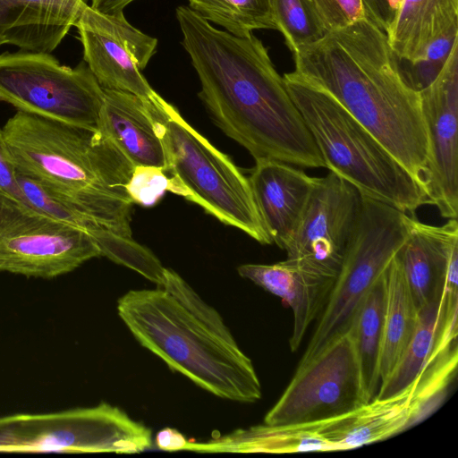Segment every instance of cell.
Masks as SVG:
<instances>
[{"mask_svg": "<svg viewBox=\"0 0 458 458\" xmlns=\"http://www.w3.org/2000/svg\"><path fill=\"white\" fill-rule=\"evenodd\" d=\"M175 14L200 81L199 96L216 125L255 160L325 167L262 41L253 33L239 37L216 29L189 6H178Z\"/></svg>", "mask_w": 458, "mask_h": 458, "instance_id": "1", "label": "cell"}, {"mask_svg": "<svg viewBox=\"0 0 458 458\" xmlns=\"http://www.w3.org/2000/svg\"><path fill=\"white\" fill-rule=\"evenodd\" d=\"M291 74L335 98L426 189L431 148L420 90L369 20L293 52Z\"/></svg>", "mask_w": 458, "mask_h": 458, "instance_id": "2", "label": "cell"}, {"mask_svg": "<svg viewBox=\"0 0 458 458\" xmlns=\"http://www.w3.org/2000/svg\"><path fill=\"white\" fill-rule=\"evenodd\" d=\"M117 311L141 346L202 389L239 403L262 397L254 365L221 315L173 269L157 288L124 293Z\"/></svg>", "mask_w": 458, "mask_h": 458, "instance_id": "3", "label": "cell"}, {"mask_svg": "<svg viewBox=\"0 0 458 458\" xmlns=\"http://www.w3.org/2000/svg\"><path fill=\"white\" fill-rule=\"evenodd\" d=\"M2 130L17 172L101 226L131 237L126 185L134 165L98 129L18 110Z\"/></svg>", "mask_w": 458, "mask_h": 458, "instance_id": "4", "label": "cell"}, {"mask_svg": "<svg viewBox=\"0 0 458 458\" xmlns=\"http://www.w3.org/2000/svg\"><path fill=\"white\" fill-rule=\"evenodd\" d=\"M283 77L329 172L407 214L428 204L411 174L335 98L291 72Z\"/></svg>", "mask_w": 458, "mask_h": 458, "instance_id": "5", "label": "cell"}, {"mask_svg": "<svg viewBox=\"0 0 458 458\" xmlns=\"http://www.w3.org/2000/svg\"><path fill=\"white\" fill-rule=\"evenodd\" d=\"M144 101L165 148V172L180 196L258 242L271 244L249 179L157 93Z\"/></svg>", "mask_w": 458, "mask_h": 458, "instance_id": "6", "label": "cell"}, {"mask_svg": "<svg viewBox=\"0 0 458 458\" xmlns=\"http://www.w3.org/2000/svg\"><path fill=\"white\" fill-rule=\"evenodd\" d=\"M408 214L364 197L353 237L299 364L346 333L364 296L407 240Z\"/></svg>", "mask_w": 458, "mask_h": 458, "instance_id": "7", "label": "cell"}, {"mask_svg": "<svg viewBox=\"0 0 458 458\" xmlns=\"http://www.w3.org/2000/svg\"><path fill=\"white\" fill-rule=\"evenodd\" d=\"M152 445L149 428L105 402L0 417V454H139Z\"/></svg>", "mask_w": 458, "mask_h": 458, "instance_id": "8", "label": "cell"}, {"mask_svg": "<svg viewBox=\"0 0 458 458\" xmlns=\"http://www.w3.org/2000/svg\"><path fill=\"white\" fill-rule=\"evenodd\" d=\"M104 91L88 65H62L47 52L0 54V100L18 110L98 129Z\"/></svg>", "mask_w": 458, "mask_h": 458, "instance_id": "9", "label": "cell"}, {"mask_svg": "<svg viewBox=\"0 0 458 458\" xmlns=\"http://www.w3.org/2000/svg\"><path fill=\"white\" fill-rule=\"evenodd\" d=\"M99 256L88 232L51 218L0 188V272L51 279Z\"/></svg>", "mask_w": 458, "mask_h": 458, "instance_id": "10", "label": "cell"}, {"mask_svg": "<svg viewBox=\"0 0 458 458\" xmlns=\"http://www.w3.org/2000/svg\"><path fill=\"white\" fill-rule=\"evenodd\" d=\"M369 401L350 331L316 357L299 364L295 374L264 423L301 425L351 412Z\"/></svg>", "mask_w": 458, "mask_h": 458, "instance_id": "11", "label": "cell"}, {"mask_svg": "<svg viewBox=\"0 0 458 458\" xmlns=\"http://www.w3.org/2000/svg\"><path fill=\"white\" fill-rule=\"evenodd\" d=\"M363 196L332 172L315 177L311 193L292 237L287 259L335 278L355 233Z\"/></svg>", "mask_w": 458, "mask_h": 458, "instance_id": "12", "label": "cell"}, {"mask_svg": "<svg viewBox=\"0 0 458 458\" xmlns=\"http://www.w3.org/2000/svg\"><path fill=\"white\" fill-rule=\"evenodd\" d=\"M83 59L103 89L148 99L157 92L142 75L157 40L131 25L124 15H105L86 4L74 25Z\"/></svg>", "mask_w": 458, "mask_h": 458, "instance_id": "13", "label": "cell"}, {"mask_svg": "<svg viewBox=\"0 0 458 458\" xmlns=\"http://www.w3.org/2000/svg\"><path fill=\"white\" fill-rule=\"evenodd\" d=\"M431 148L428 204L441 216L458 213V40L436 77L420 89Z\"/></svg>", "mask_w": 458, "mask_h": 458, "instance_id": "14", "label": "cell"}, {"mask_svg": "<svg viewBox=\"0 0 458 458\" xmlns=\"http://www.w3.org/2000/svg\"><path fill=\"white\" fill-rule=\"evenodd\" d=\"M255 161L248 178L252 195L272 243L284 250L299 224L315 177L283 161Z\"/></svg>", "mask_w": 458, "mask_h": 458, "instance_id": "15", "label": "cell"}, {"mask_svg": "<svg viewBox=\"0 0 458 458\" xmlns=\"http://www.w3.org/2000/svg\"><path fill=\"white\" fill-rule=\"evenodd\" d=\"M239 275L278 296L292 309L293 333L289 340L296 352L310 326L320 316L335 278L311 271L289 259L275 264H244Z\"/></svg>", "mask_w": 458, "mask_h": 458, "instance_id": "16", "label": "cell"}, {"mask_svg": "<svg viewBox=\"0 0 458 458\" xmlns=\"http://www.w3.org/2000/svg\"><path fill=\"white\" fill-rule=\"evenodd\" d=\"M408 227L397 256L420 311L442 294L448 259L458 245V223L451 218L442 225H431L408 215Z\"/></svg>", "mask_w": 458, "mask_h": 458, "instance_id": "17", "label": "cell"}, {"mask_svg": "<svg viewBox=\"0 0 458 458\" xmlns=\"http://www.w3.org/2000/svg\"><path fill=\"white\" fill-rule=\"evenodd\" d=\"M86 4L81 0H0V47L51 52Z\"/></svg>", "mask_w": 458, "mask_h": 458, "instance_id": "18", "label": "cell"}, {"mask_svg": "<svg viewBox=\"0 0 458 458\" xmlns=\"http://www.w3.org/2000/svg\"><path fill=\"white\" fill-rule=\"evenodd\" d=\"M98 129L134 166L166 170L163 143L143 98L132 93L103 89Z\"/></svg>", "mask_w": 458, "mask_h": 458, "instance_id": "19", "label": "cell"}, {"mask_svg": "<svg viewBox=\"0 0 458 458\" xmlns=\"http://www.w3.org/2000/svg\"><path fill=\"white\" fill-rule=\"evenodd\" d=\"M412 383L399 394L374 398L360 408L318 422V434L336 451L376 443L412 427Z\"/></svg>", "mask_w": 458, "mask_h": 458, "instance_id": "20", "label": "cell"}, {"mask_svg": "<svg viewBox=\"0 0 458 458\" xmlns=\"http://www.w3.org/2000/svg\"><path fill=\"white\" fill-rule=\"evenodd\" d=\"M457 33L458 0H401L386 34L397 58L416 65L436 42Z\"/></svg>", "mask_w": 458, "mask_h": 458, "instance_id": "21", "label": "cell"}, {"mask_svg": "<svg viewBox=\"0 0 458 458\" xmlns=\"http://www.w3.org/2000/svg\"><path fill=\"white\" fill-rule=\"evenodd\" d=\"M183 451L202 454H294L334 452L318 432V422L301 425L260 424L238 428L204 442L187 440Z\"/></svg>", "mask_w": 458, "mask_h": 458, "instance_id": "22", "label": "cell"}, {"mask_svg": "<svg viewBox=\"0 0 458 458\" xmlns=\"http://www.w3.org/2000/svg\"><path fill=\"white\" fill-rule=\"evenodd\" d=\"M441 296L424 306L418 315L414 333L399 361L378 387L375 398L394 396L406 389L440 355L457 346L443 341V325L447 313Z\"/></svg>", "mask_w": 458, "mask_h": 458, "instance_id": "23", "label": "cell"}, {"mask_svg": "<svg viewBox=\"0 0 458 458\" xmlns=\"http://www.w3.org/2000/svg\"><path fill=\"white\" fill-rule=\"evenodd\" d=\"M384 277L386 301L378 361L380 384L390 375L404 352L419 315L397 253L386 267Z\"/></svg>", "mask_w": 458, "mask_h": 458, "instance_id": "24", "label": "cell"}, {"mask_svg": "<svg viewBox=\"0 0 458 458\" xmlns=\"http://www.w3.org/2000/svg\"><path fill=\"white\" fill-rule=\"evenodd\" d=\"M385 301L386 286L383 273L361 300L349 328L369 401L375 398L380 384L378 361L383 336Z\"/></svg>", "mask_w": 458, "mask_h": 458, "instance_id": "25", "label": "cell"}, {"mask_svg": "<svg viewBox=\"0 0 458 458\" xmlns=\"http://www.w3.org/2000/svg\"><path fill=\"white\" fill-rule=\"evenodd\" d=\"M189 7L206 21L239 37L255 30H276L272 0H188Z\"/></svg>", "mask_w": 458, "mask_h": 458, "instance_id": "26", "label": "cell"}, {"mask_svg": "<svg viewBox=\"0 0 458 458\" xmlns=\"http://www.w3.org/2000/svg\"><path fill=\"white\" fill-rule=\"evenodd\" d=\"M100 256L125 266L160 285L164 280L165 268L159 259L146 247L131 239L105 227L89 232Z\"/></svg>", "mask_w": 458, "mask_h": 458, "instance_id": "27", "label": "cell"}, {"mask_svg": "<svg viewBox=\"0 0 458 458\" xmlns=\"http://www.w3.org/2000/svg\"><path fill=\"white\" fill-rule=\"evenodd\" d=\"M277 30L293 53L322 39L327 30L310 0H272Z\"/></svg>", "mask_w": 458, "mask_h": 458, "instance_id": "28", "label": "cell"}, {"mask_svg": "<svg viewBox=\"0 0 458 458\" xmlns=\"http://www.w3.org/2000/svg\"><path fill=\"white\" fill-rule=\"evenodd\" d=\"M26 204L57 221L90 232L103 227L35 179L16 171Z\"/></svg>", "mask_w": 458, "mask_h": 458, "instance_id": "29", "label": "cell"}, {"mask_svg": "<svg viewBox=\"0 0 458 458\" xmlns=\"http://www.w3.org/2000/svg\"><path fill=\"white\" fill-rule=\"evenodd\" d=\"M133 204L145 207L155 205L165 191L180 195V190L165 170L148 165L134 166L126 185Z\"/></svg>", "mask_w": 458, "mask_h": 458, "instance_id": "30", "label": "cell"}, {"mask_svg": "<svg viewBox=\"0 0 458 458\" xmlns=\"http://www.w3.org/2000/svg\"><path fill=\"white\" fill-rule=\"evenodd\" d=\"M327 32L369 20L362 0H310Z\"/></svg>", "mask_w": 458, "mask_h": 458, "instance_id": "31", "label": "cell"}, {"mask_svg": "<svg viewBox=\"0 0 458 458\" xmlns=\"http://www.w3.org/2000/svg\"><path fill=\"white\" fill-rule=\"evenodd\" d=\"M0 188L26 203L16 180V168L4 140L2 129H0Z\"/></svg>", "mask_w": 458, "mask_h": 458, "instance_id": "32", "label": "cell"}, {"mask_svg": "<svg viewBox=\"0 0 458 458\" xmlns=\"http://www.w3.org/2000/svg\"><path fill=\"white\" fill-rule=\"evenodd\" d=\"M368 16L386 33L395 15L401 0H362Z\"/></svg>", "mask_w": 458, "mask_h": 458, "instance_id": "33", "label": "cell"}, {"mask_svg": "<svg viewBox=\"0 0 458 458\" xmlns=\"http://www.w3.org/2000/svg\"><path fill=\"white\" fill-rule=\"evenodd\" d=\"M187 438L180 431L173 428H165L158 431L155 444L159 450L165 452L183 451Z\"/></svg>", "mask_w": 458, "mask_h": 458, "instance_id": "34", "label": "cell"}, {"mask_svg": "<svg viewBox=\"0 0 458 458\" xmlns=\"http://www.w3.org/2000/svg\"><path fill=\"white\" fill-rule=\"evenodd\" d=\"M134 0H91L89 5L105 15H123V9Z\"/></svg>", "mask_w": 458, "mask_h": 458, "instance_id": "35", "label": "cell"}, {"mask_svg": "<svg viewBox=\"0 0 458 458\" xmlns=\"http://www.w3.org/2000/svg\"><path fill=\"white\" fill-rule=\"evenodd\" d=\"M81 2H83L84 4H87L88 0H81Z\"/></svg>", "mask_w": 458, "mask_h": 458, "instance_id": "36", "label": "cell"}]
</instances>
